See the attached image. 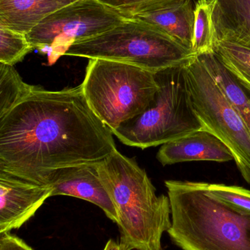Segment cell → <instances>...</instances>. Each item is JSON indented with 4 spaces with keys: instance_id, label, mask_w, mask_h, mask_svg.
I'll return each instance as SVG.
<instances>
[{
    "instance_id": "9c48e42d",
    "label": "cell",
    "mask_w": 250,
    "mask_h": 250,
    "mask_svg": "<svg viewBox=\"0 0 250 250\" xmlns=\"http://www.w3.org/2000/svg\"><path fill=\"white\" fill-rule=\"evenodd\" d=\"M49 185H39L0 170V234L19 229L32 218L47 198Z\"/></svg>"
},
{
    "instance_id": "603a6c76",
    "label": "cell",
    "mask_w": 250,
    "mask_h": 250,
    "mask_svg": "<svg viewBox=\"0 0 250 250\" xmlns=\"http://www.w3.org/2000/svg\"><path fill=\"white\" fill-rule=\"evenodd\" d=\"M104 250H127L120 243H117L113 239H110L106 245Z\"/></svg>"
},
{
    "instance_id": "52a82bcc",
    "label": "cell",
    "mask_w": 250,
    "mask_h": 250,
    "mask_svg": "<svg viewBox=\"0 0 250 250\" xmlns=\"http://www.w3.org/2000/svg\"><path fill=\"white\" fill-rule=\"evenodd\" d=\"M194 108L205 129L231 151L234 161L250 185V131L229 102L201 56L185 64Z\"/></svg>"
},
{
    "instance_id": "6da1fadb",
    "label": "cell",
    "mask_w": 250,
    "mask_h": 250,
    "mask_svg": "<svg viewBox=\"0 0 250 250\" xmlns=\"http://www.w3.org/2000/svg\"><path fill=\"white\" fill-rule=\"evenodd\" d=\"M81 84L59 91L35 86L0 117V170L47 185L63 167L99 163L117 150Z\"/></svg>"
},
{
    "instance_id": "4fadbf2b",
    "label": "cell",
    "mask_w": 250,
    "mask_h": 250,
    "mask_svg": "<svg viewBox=\"0 0 250 250\" xmlns=\"http://www.w3.org/2000/svg\"><path fill=\"white\" fill-rule=\"evenodd\" d=\"M78 0H0V26L29 33L43 20Z\"/></svg>"
},
{
    "instance_id": "ba28073f",
    "label": "cell",
    "mask_w": 250,
    "mask_h": 250,
    "mask_svg": "<svg viewBox=\"0 0 250 250\" xmlns=\"http://www.w3.org/2000/svg\"><path fill=\"white\" fill-rule=\"evenodd\" d=\"M126 19L98 0H78L45 18L26 37L53 64L73 44L104 33Z\"/></svg>"
},
{
    "instance_id": "7402d4cb",
    "label": "cell",
    "mask_w": 250,
    "mask_h": 250,
    "mask_svg": "<svg viewBox=\"0 0 250 250\" xmlns=\"http://www.w3.org/2000/svg\"><path fill=\"white\" fill-rule=\"evenodd\" d=\"M0 250H34L23 240L10 233H3L0 237Z\"/></svg>"
},
{
    "instance_id": "ffe728a7",
    "label": "cell",
    "mask_w": 250,
    "mask_h": 250,
    "mask_svg": "<svg viewBox=\"0 0 250 250\" xmlns=\"http://www.w3.org/2000/svg\"><path fill=\"white\" fill-rule=\"evenodd\" d=\"M208 193L244 214L250 215V190L239 186L204 182Z\"/></svg>"
},
{
    "instance_id": "5b68a950",
    "label": "cell",
    "mask_w": 250,
    "mask_h": 250,
    "mask_svg": "<svg viewBox=\"0 0 250 250\" xmlns=\"http://www.w3.org/2000/svg\"><path fill=\"white\" fill-rule=\"evenodd\" d=\"M65 55L126 63L154 73L183 65L197 56L155 26L127 18L104 33L73 44Z\"/></svg>"
},
{
    "instance_id": "44dd1931",
    "label": "cell",
    "mask_w": 250,
    "mask_h": 250,
    "mask_svg": "<svg viewBox=\"0 0 250 250\" xmlns=\"http://www.w3.org/2000/svg\"><path fill=\"white\" fill-rule=\"evenodd\" d=\"M100 2L117 10L125 17L139 12L167 5L183 0H98Z\"/></svg>"
},
{
    "instance_id": "7c38bea8",
    "label": "cell",
    "mask_w": 250,
    "mask_h": 250,
    "mask_svg": "<svg viewBox=\"0 0 250 250\" xmlns=\"http://www.w3.org/2000/svg\"><path fill=\"white\" fill-rule=\"evenodd\" d=\"M195 6L193 0H183L134 13L126 18L149 23L192 50Z\"/></svg>"
},
{
    "instance_id": "30bf717a",
    "label": "cell",
    "mask_w": 250,
    "mask_h": 250,
    "mask_svg": "<svg viewBox=\"0 0 250 250\" xmlns=\"http://www.w3.org/2000/svg\"><path fill=\"white\" fill-rule=\"evenodd\" d=\"M99 163L56 170L50 175L47 185L52 188V196L68 195L89 201L99 207L112 221L117 223L118 217L115 207L100 177Z\"/></svg>"
},
{
    "instance_id": "e0dca14e",
    "label": "cell",
    "mask_w": 250,
    "mask_h": 250,
    "mask_svg": "<svg viewBox=\"0 0 250 250\" xmlns=\"http://www.w3.org/2000/svg\"><path fill=\"white\" fill-rule=\"evenodd\" d=\"M34 87L23 82L13 66L0 62V117L10 111Z\"/></svg>"
},
{
    "instance_id": "9a60e30c",
    "label": "cell",
    "mask_w": 250,
    "mask_h": 250,
    "mask_svg": "<svg viewBox=\"0 0 250 250\" xmlns=\"http://www.w3.org/2000/svg\"><path fill=\"white\" fill-rule=\"evenodd\" d=\"M200 56L250 131V88L242 83L214 52Z\"/></svg>"
},
{
    "instance_id": "3957f363",
    "label": "cell",
    "mask_w": 250,
    "mask_h": 250,
    "mask_svg": "<svg viewBox=\"0 0 250 250\" xmlns=\"http://www.w3.org/2000/svg\"><path fill=\"white\" fill-rule=\"evenodd\" d=\"M171 207L167 233L183 250H250V215L211 196L204 182L165 181Z\"/></svg>"
},
{
    "instance_id": "2e32d148",
    "label": "cell",
    "mask_w": 250,
    "mask_h": 250,
    "mask_svg": "<svg viewBox=\"0 0 250 250\" xmlns=\"http://www.w3.org/2000/svg\"><path fill=\"white\" fill-rule=\"evenodd\" d=\"M213 52L242 83L250 88V48L214 38Z\"/></svg>"
},
{
    "instance_id": "5bb4252c",
    "label": "cell",
    "mask_w": 250,
    "mask_h": 250,
    "mask_svg": "<svg viewBox=\"0 0 250 250\" xmlns=\"http://www.w3.org/2000/svg\"><path fill=\"white\" fill-rule=\"evenodd\" d=\"M214 2V38L250 49V0H208Z\"/></svg>"
},
{
    "instance_id": "7a4b0ae2",
    "label": "cell",
    "mask_w": 250,
    "mask_h": 250,
    "mask_svg": "<svg viewBox=\"0 0 250 250\" xmlns=\"http://www.w3.org/2000/svg\"><path fill=\"white\" fill-rule=\"evenodd\" d=\"M98 172L115 207L120 243L127 250H164L161 238L172 226L168 196H158L145 170L117 149Z\"/></svg>"
},
{
    "instance_id": "277c9868",
    "label": "cell",
    "mask_w": 250,
    "mask_h": 250,
    "mask_svg": "<svg viewBox=\"0 0 250 250\" xmlns=\"http://www.w3.org/2000/svg\"><path fill=\"white\" fill-rule=\"evenodd\" d=\"M185 64L154 73L158 90L148 108L113 132L123 144L144 149L205 129L194 108Z\"/></svg>"
},
{
    "instance_id": "8992f818",
    "label": "cell",
    "mask_w": 250,
    "mask_h": 250,
    "mask_svg": "<svg viewBox=\"0 0 250 250\" xmlns=\"http://www.w3.org/2000/svg\"><path fill=\"white\" fill-rule=\"evenodd\" d=\"M81 86L92 111L112 132L142 114L158 90L154 73L99 59L90 60Z\"/></svg>"
},
{
    "instance_id": "ac0fdd59",
    "label": "cell",
    "mask_w": 250,
    "mask_h": 250,
    "mask_svg": "<svg viewBox=\"0 0 250 250\" xmlns=\"http://www.w3.org/2000/svg\"><path fill=\"white\" fill-rule=\"evenodd\" d=\"M214 2L198 0L195 6L192 51L196 55L213 52L214 29L212 13Z\"/></svg>"
},
{
    "instance_id": "8fae6325",
    "label": "cell",
    "mask_w": 250,
    "mask_h": 250,
    "mask_svg": "<svg viewBox=\"0 0 250 250\" xmlns=\"http://www.w3.org/2000/svg\"><path fill=\"white\" fill-rule=\"evenodd\" d=\"M157 157L164 166L186 162L226 163L234 160L228 147L206 129L163 144Z\"/></svg>"
},
{
    "instance_id": "d6986e66",
    "label": "cell",
    "mask_w": 250,
    "mask_h": 250,
    "mask_svg": "<svg viewBox=\"0 0 250 250\" xmlns=\"http://www.w3.org/2000/svg\"><path fill=\"white\" fill-rule=\"evenodd\" d=\"M34 49L26 35L0 26V62L13 66Z\"/></svg>"
}]
</instances>
